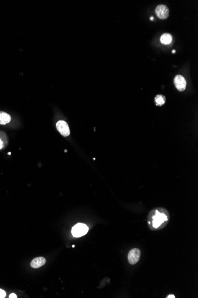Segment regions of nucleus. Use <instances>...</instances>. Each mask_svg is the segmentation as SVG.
Returning a JSON list of instances; mask_svg holds the SVG:
<instances>
[{
	"mask_svg": "<svg viewBox=\"0 0 198 298\" xmlns=\"http://www.w3.org/2000/svg\"><path fill=\"white\" fill-rule=\"evenodd\" d=\"M155 209L151 211L149 215L150 227L152 230H157L163 228L168 223V214L167 210L162 209Z\"/></svg>",
	"mask_w": 198,
	"mask_h": 298,
	"instance_id": "f257e3e1",
	"label": "nucleus"
},
{
	"mask_svg": "<svg viewBox=\"0 0 198 298\" xmlns=\"http://www.w3.org/2000/svg\"><path fill=\"white\" fill-rule=\"evenodd\" d=\"M11 121V116L4 112H0V124H5L10 123Z\"/></svg>",
	"mask_w": 198,
	"mask_h": 298,
	"instance_id": "6e6552de",
	"label": "nucleus"
},
{
	"mask_svg": "<svg viewBox=\"0 0 198 298\" xmlns=\"http://www.w3.org/2000/svg\"><path fill=\"white\" fill-rule=\"evenodd\" d=\"M173 53H174V52H175V51H174V50H173Z\"/></svg>",
	"mask_w": 198,
	"mask_h": 298,
	"instance_id": "dca6fc26",
	"label": "nucleus"
},
{
	"mask_svg": "<svg viewBox=\"0 0 198 298\" xmlns=\"http://www.w3.org/2000/svg\"><path fill=\"white\" fill-rule=\"evenodd\" d=\"M167 298H170V297H172V298H175L176 297H175V296H174V295H168V296H167Z\"/></svg>",
	"mask_w": 198,
	"mask_h": 298,
	"instance_id": "4468645a",
	"label": "nucleus"
},
{
	"mask_svg": "<svg viewBox=\"0 0 198 298\" xmlns=\"http://www.w3.org/2000/svg\"><path fill=\"white\" fill-rule=\"evenodd\" d=\"M46 263V259L44 257H37L34 258L31 263V267L33 268H38L45 265Z\"/></svg>",
	"mask_w": 198,
	"mask_h": 298,
	"instance_id": "0eeeda50",
	"label": "nucleus"
},
{
	"mask_svg": "<svg viewBox=\"0 0 198 298\" xmlns=\"http://www.w3.org/2000/svg\"><path fill=\"white\" fill-rule=\"evenodd\" d=\"M9 297L10 298H17V296L16 294L15 293H11L10 296H9Z\"/></svg>",
	"mask_w": 198,
	"mask_h": 298,
	"instance_id": "f8f14e48",
	"label": "nucleus"
},
{
	"mask_svg": "<svg viewBox=\"0 0 198 298\" xmlns=\"http://www.w3.org/2000/svg\"><path fill=\"white\" fill-rule=\"evenodd\" d=\"M88 231V227L84 224L78 223L72 228L71 233L74 237L79 238L87 234Z\"/></svg>",
	"mask_w": 198,
	"mask_h": 298,
	"instance_id": "f03ea898",
	"label": "nucleus"
},
{
	"mask_svg": "<svg viewBox=\"0 0 198 298\" xmlns=\"http://www.w3.org/2000/svg\"><path fill=\"white\" fill-rule=\"evenodd\" d=\"M172 39H173L172 36L170 34L166 33L162 35H161V38H160V41L162 44H165V45H168L172 42Z\"/></svg>",
	"mask_w": 198,
	"mask_h": 298,
	"instance_id": "1a4fd4ad",
	"label": "nucleus"
},
{
	"mask_svg": "<svg viewBox=\"0 0 198 298\" xmlns=\"http://www.w3.org/2000/svg\"><path fill=\"white\" fill-rule=\"evenodd\" d=\"M174 83L176 88L179 91L182 92L185 91L186 87V81L183 76L182 75H177L174 79Z\"/></svg>",
	"mask_w": 198,
	"mask_h": 298,
	"instance_id": "423d86ee",
	"label": "nucleus"
},
{
	"mask_svg": "<svg viewBox=\"0 0 198 298\" xmlns=\"http://www.w3.org/2000/svg\"><path fill=\"white\" fill-rule=\"evenodd\" d=\"M5 292L2 289H0V298H4L5 297Z\"/></svg>",
	"mask_w": 198,
	"mask_h": 298,
	"instance_id": "9b49d317",
	"label": "nucleus"
},
{
	"mask_svg": "<svg viewBox=\"0 0 198 298\" xmlns=\"http://www.w3.org/2000/svg\"><path fill=\"white\" fill-rule=\"evenodd\" d=\"M155 100L157 106H162L165 103V100L164 97L161 95H157L155 96Z\"/></svg>",
	"mask_w": 198,
	"mask_h": 298,
	"instance_id": "9d476101",
	"label": "nucleus"
},
{
	"mask_svg": "<svg viewBox=\"0 0 198 298\" xmlns=\"http://www.w3.org/2000/svg\"><path fill=\"white\" fill-rule=\"evenodd\" d=\"M157 16L160 19H166L169 16V10L164 5H159L155 9Z\"/></svg>",
	"mask_w": 198,
	"mask_h": 298,
	"instance_id": "20e7f679",
	"label": "nucleus"
},
{
	"mask_svg": "<svg viewBox=\"0 0 198 298\" xmlns=\"http://www.w3.org/2000/svg\"><path fill=\"white\" fill-rule=\"evenodd\" d=\"M150 19H151V20H152V19H153V17H151Z\"/></svg>",
	"mask_w": 198,
	"mask_h": 298,
	"instance_id": "2eb2a0df",
	"label": "nucleus"
},
{
	"mask_svg": "<svg viewBox=\"0 0 198 298\" xmlns=\"http://www.w3.org/2000/svg\"><path fill=\"white\" fill-rule=\"evenodd\" d=\"M3 147V142L1 141V139H0V149H2Z\"/></svg>",
	"mask_w": 198,
	"mask_h": 298,
	"instance_id": "ddd939ff",
	"label": "nucleus"
},
{
	"mask_svg": "<svg viewBox=\"0 0 198 298\" xmlns=\"http://www.w3.org/2000/svg\"><path fill=\"white\" fill-rule=\"evenodd\" d=\"M56 128L59 131L60 133L65 137L69 135L70 130L67 122L63 120H60L56 123Z\"/></svg>",
	"mask_w": 198,
	"mask_h": 298,
	"instance_id": "39448f33",
	"label": "nucleus"
},
{
	"mask_svg": "<svg viewBox=\"0 0 198 298\" xmlns=\"http://www.w3.org/2000/svg\"><path fill=\"white\" fill-rule=\"evenodd\" d=\"M141 256V251L138 248L131 249L128 255V261L131 265L137 264L139 261Z\"/></svg>",
	"mask_w": 198,
	"mask_h": 298,
	"instance_id": "7ed1b4c3",
	"label": "nucleus"
}]
</instances>
